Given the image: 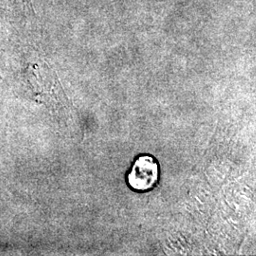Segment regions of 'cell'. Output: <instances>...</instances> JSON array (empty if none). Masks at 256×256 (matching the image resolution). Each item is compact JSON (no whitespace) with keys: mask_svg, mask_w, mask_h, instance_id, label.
I'll use <instances>...</instances> for the list:
<instances>
[{"mask_svg":"<svg viewBox=\"0 0 256 256\" xmlns=\"http://www.w3.org/2000/svg\"><path fill=\"white\" fill-rule=\"evenodd\" d=\"M160 168L155 158L142 156L137 158L128 174L130 187L136 191L146 192L153 189L158 180Z\"/></svg>","mask_w":256,"mask_h":256,"instance_id":"1","label":"cell"},{"mask_svg":"<svg viewBox=\"0 0 256 256\" xmlns=\"http://www.w3.org/2000/svg\"><path fill=\"white\" fill-rule=\"evenodd\" d=\"M25 3L27 4L28 6H30V7H32V2H30V0H25Z\"/></svg>","mask_w":256,"mask_h":256,"instance_id":"2","label":"cell"}]
</instances>
